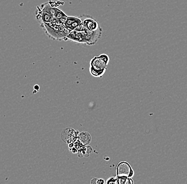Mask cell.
Returning <instances> with one entry per match:
<instances>
[{
	"instance_id": "obj_7",
	"label": "cell",
	"mask_w": 187,
	"mask_h": 184,
	"mask_svg": "<svg viewBox=\"0 0 187 184\" xmlns=\"http://www.w3.org/2000/svg\"><path fill=\"white\" fill-rule=\"evenodd\" d=\"M79 133L72 128H67L63 130L61 133V138L63 142L70 144L75 143L78 140Z\"/></svg>"
},
{
	"instance_id": "obj_4",
	"label": "cell",
	"mask_w": 187,
	"mask_h": 184,
	"mask_svg": "<svg viewBox=\"0 0 187 184\" xmlns=\"http://www.w3.org/2000/svg\"><path fill=\"white\" fill-rule=\"evenodd\" d=\"M52 8L53 6L50 2L44 3L41 4V6H37L35 12V17L40 25L54 21Z\"/></svg>"
},
{
	"instance_id": "obj_8",
	"label": "cell",
	"mask_w": 187,
	"mask_h": 184,
	"mask_svg": "<svg viewBox=\"0 0 187 184\" xmlns=\"http://www.w3.org/2000/svg\"><path fill=\"white\" fill-rule=\"evenodd\" d=\"M63 24L67 29L71 31L78 28L82 24V21L79 17L68 16Z\"/></svg>"
},
{
	"instance_id": "obj_12",
	"label": "cell",
	"mask_w": 187,
	"mask_h": 184,
	"mask_svg": "<svg viewBox=\"0 0 187 184\" xmlns=\"http://www.w3.org/2000/svg\"><path fill=\"white\" fill-rule=\"evenodd\" d=\"M99 180V179L93 178L92 180H91V184H98Z\"/></svg>"
},
{
	"instance_id": "obj_6",
	"label": "cell",
	"mask_w": 187,
	"mask_h": 184,
	"mask_svg": "<svg viewBox=\"0 0 187 184\" xmlns=\"http://www.w3.org/2000/svg\"><path fill=\"white\" fill-rule=\"evenodd\" d=\"M116 176L119 177L131 178L133 176V171L129 163L122 161L118 164L116 169Z\"/></svg>"
},
{
	"instance_id": "obj_5",
	"label": "cell",
	"mask_w": 187,
	"mask_h": 184,
	"mask_svg": "<svg viewBox=\"0 0 187 184\" xmlns=\"http://www.w3.org/2000/svg\"><path fill=\"white\" fill-rule=\"evenodd\" d=\"M82 25L85 29L91 31H95L99 30L100 27L99 22L94 18L87 14H82L79 16Z\"/></svg>"
},
{
	"instance_id": "obj_9",
	"label": "cell",
	"mask_w": 187,
	"mask_h": 184,
	"mask_svg": "<svg viewBox=\"0 0 187 184\" xmlns=\"http://www.w3.org/2000/svg\"><path fill=\"white\" fill-rule=\"evenodd\" d=\"M52 13L54 16V21L58 22L59 23H63L66 20L67 15L65 13H64L62 10H60L58 7L55 6H53L52 8Z\"/></svg>"
},
{
	"instance_id": "obj_14",
	"label": "cell",
	"mask_w": 187,
	"mask_h": 184,
	"mask_svg": "<svg viewBox=\"0 0 187 184\" xmlns=\"http://www.w3.org/2000/svg\"><path fill=\"white\" fill-rule=\"evenodd\" d=\"M34 89H35V91H39V86L38 85H36L34 86Z\"/></svg>"
},
{
	"instance_id": "obj_13",
	"label": "cell",
	"mask_w": 187,
	"mask_h": 184,
	"mask_svg": "<svg viewBox=\"0 0 187 184\" xmlns=\"http://www.w3.org/2000/svg\"><path fill=\"white\" fill-rule=\"evenodd\" d=\"M104 180L103 179H99V182H98V184H104Z\"/></svg>"
},
{
	"instance_id": "obj_2",
	"label": "cell",
	"mask_w": 187,
	"mask_h": 184,
	"mask_svg": "<svg viewBox=\"0 0 187 184\" xmlns=\"http://www.w3.org/2000/svg\"><path fill=\"white\" fill-rule=\"evenodd\" d=\"M110 58L107 54H102L91 59L89 72L95 78H102L106 72Z\"/></svg>"
},
{
	"instance_id": "obj_1",
	"label": "cell",
	"mask_w": 187,
	"mask_h": 184,
	"mask_svg": "<svg viewBox=\"0 0 187 184\" xmlns=\"http://www.w3.org/2000/svg\"><path fill=\"white\" fill-rule=\"evenodd\" d=\"M40 26L47 36L53 40L66 41V37L71 31L64 26V24L56 21L43 23Z\"/></svg>"
},
{
	"instance_id": "obj_3",
	"label": "cell",
	"mask_w": 187,
	"mask_h": 184,
	"mask_svg": "<svg viewBox=\"0 0 187 184\" xmlns=\"http://www.w3.org/2000/svg\"><path fill=\"white\" fill-rule=\"evenodd\" d=\"M66 40H70L79 44L90 46L92 41V37L89 31L84 28L70 31L66 37Z\"/></svg>"
},
{
	"instance_id": "obj_10",
	"label": "cell",
	"mask_w": 187,
	"mask_h": 184,
	"mask_svg": "<svg viewBox=\"0 0 187 184\" xmlns=\"http://www.w3.org/2000/svg\"><path fill=\"white\" fill-rule=\"evenodd\" d=\"M78 140L83 146H87L91 143V137L88 133L86 132H82L79 133Z\"/></svg>"
},
{
	"instance_id": "obj_11",
	"label": "cell",
	"mask_w": 187,
	"mask_h": 184,
	"mask_svg": "<svg viewBox=\"0 0 187 184\" xmlns=\"http://www.w3.org/2000/svg\"><path fill=\"white\" fill-rule=\"evenodd\" d=\"M106 184H118V177H112L107 180Z\"/></svg>"
}]
</instances>
